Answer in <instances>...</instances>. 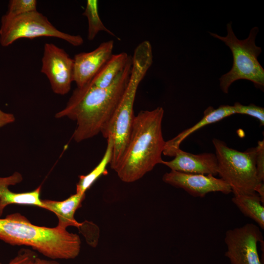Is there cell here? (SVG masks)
I'll return each mask as SVG.
<instances>
[{
  "label": "cell",
  "mask_w": 264,
  "mask_h": 264,
  "mask_svg": "<svg viewBox=\"0 0 264 264\" xmlns=\"http://www.w3.org/2000/svg\"><path fill=\"white\" fill-rule=\"evenodd\" d=\"M131 59L109 87L100 88L90 83L77 88L66 106L55 114L76 122L72 134L77 142L92 138L108 127L128 85L132 68Z\"/></svg>",
  "instance_id": "obj_1"
},
{
  "label": "cell",
  "mask_w": 264,
  "mask_h": 264,
  "mask_svg": "<svg viewBox=\"0 0 264 264\" xmlns=\"http://www.w3.org/2000/svg\"><path fill=\"white\" fill-rule=\"evenodd\" d=\"M164 113L157 107L134 116L125 153L114 170L123 182L137 181L161 164L166 142L162 132Z\"/></svg>",
  "instance_id": "obj_2"
},
{
  "label": "cell",
  "mask_w": 264,
  "mask_h": 264,
  "mask_svg": "<svg viewBox=\"0 0 264 264\" xmlns=\"http://www.w3.org/2000/svg\"><path fill=\"white\" fill-rule=\"evenodd\" d=\"M0 240L12 245L31 246L52 259L75 258L81 243L78 235L66 229L34 225L19 213L0 219Z\"/></svg>",
  "instance_id": "obj_3"
},
{
  "label": "cell",
  "mask_w": 264,
  "mask_h": 264,
  "mask_svg": "<svg viewBox=\"0 0 264 264\" xmlns=\"http://www.w3.org/2000/svg\"><path fill=\"white\" fill-rule=\"evenodd\" d=\"M151 43L144 41L134 49L132 57L131 74L128 85L113 117L105 132L107 138L111 135L113 149L110 168L113 170L121 160L128 145L134 117L133 106L138 87L153 63Z\"/></svg>",
  "instance_id": "obj_4"
},
{
  "label": "cell",
  "mask_w": 264,
  "mask_h": 264,
  "mask_svg": "<svg viewBox=\"0 0 264 264\" xmlns=\"http://www.w3.org/2000/svg\"><path fill=\"white\" fill-rule=\"evenodd\" d=\"M227 35L221 36L210 33V35L223 42L231 51L233 66L230 70L219 79L220 87L222 91L228 93L231 84L239 80L252 82L255 87L264 90V69L258 61V58L262 48L255 43L258 27H253L244 40H239L236 36L232 27V22L227 24Z\"/></svg>",
  "instance_id": "obj_5"
},
{
  "label": "cell",
  "mask_w": 264,
  "mask_h": 264,
  "mask_svg": "<svg viewBox=\"0 0 264 264\" xmlns=\"http://www.w3.org/2000/svg\"><path fill=\"white\" fill-rule=\"evenodd\" d=\"M218 161V175L231 188L234 196L252 194L261 182L256 167V148L241 152L217 138L212 140Z\"/></svg>",
  "instance_id": "obj_6"
},
{
  "label": "cell",
  "mask_w": 264,
  "mask_h": 264,
  "mask_svg": "<svg viewBox=\"0 0 264 264\" xmlns=\"http://www.w3.org/2000/svg\"><path fill=\"white\" fill-rule=\"evenodd\" d=\"M0 22V44L3 47L20 39H32L42 37L58 38L74 46H80L84 43L81 36L59 30L46 16L38 11L16 16L5 14L2 16Z\"/></svg>",
  "instance_id": "obj_7"
},
{
  "label": "cell",
  "mask_w": 264,
  "mask_h": 264,
  "mask_svg": "<svg viewBox=\"0 0 264 264\" xmlns=\"http://www.w3.org/2000/svg\"><path fill=\"white\" fill-rule=\"evenodd\" d=\"M260 229L248 223L226 231L224 255L231 264H262L258 250V243L264 241Z\"/></svg>",
  "instance_id": "obj_8"
},
{
  "label": "cell",
  "mask_w": 264,
  "mask_h": 264,
  "mask_svg": "<svg viewBox=\"0 0 264 264\" xmlns=\"http://www.w3.org/2000/svg\"><path fill=\"white\" fill-rule=\"evenodd\" d=\"M43 53L41 72L47 77L55 93L67 94L73 82V59L52 43L44 44Z\"/></svg>",
  "instance_id": "obj_9"
},
{
  "label": "cell",
  "mask_w": 264,
  "mask_h": 264,
  "mask_svg": "<svg viewBox=\"0 0 264 264\" xmlns=\"http://www.w3.org/2000/svg\"><path fill=\"white\" fill-rule=\"evenodd\" d=\"M163 181L175 187L181 188L194 197L203 198L211 192L228 195L230 186L221 178L211 175L189 174L171 170L164 174Z\"/></svg>",
  "instance_id": "obj_10"
},
{
  "label": "cell",
  "mask_w": 264,
  "mask_h": 264,
  "mask_svg": "<svg viewBox=\"0 0 264 264\" xmlns=\"http://www.w3.org/2000/svg\"><path fill=\"white\" fill-rule=\"evenodd\" d=\"M113 40L101 43L93 50L76 54L73 59V82L77 88L84 87L91 82L113 54Z\"/></svg>",
  "instance_id": "obj_11"
},
{
  "label": "cell",
  "mask_w": 264,
  "mask_h": 264,
  "mask_svg": "<svg viewBox=\"0 0 264 264\" xmlns=\"http://www.w3.org/2000/svg\"><path fill=\"white\" fill-rule=\"evenodd\" d=\"M174 158L171 161L162 160L161 164L171 170L185 173L218 175V161L215 154L204 153L193 154L178 148L175 152Z\"/></svg>",
  "instance_id": "obj_12"
},
{
  "label": "cell",
  "mask_w": 264,
  "mask_h": 264,
  "mask_svg": "<svg viewBox=\"0 0 264 264\" xmlns=\"http://www.w3.org/2000/svg\"><path fill=\"white\" fill-rule=\"evenodd\" d=\"M22 179V176L18 172L7 177H0V217L4 208L12 204L31 205L44 208L42 199L40 197L41 186L31 192L24 193H15L9 189V186L20 183Z\"/></svg>",
  "instance_id": "obj_13"
},
{
  "label": "cell",
  "mask_w": 264,
  "mask_h": 264,
  "mask_svg": "<svg viewBox=\"0 0 264 264\" xmlns=\"http://www.w3.org/2000/svg\"><path fill=\"white\" fill-rule=\"evenodd\" d=\"M234 114H236V112L233 106L221 105L217 109L212 106L208 107L204 111L202 118L198 122L165 142L163 154L174 156L175 151L179 148L181 142L191 134L202 127L217 122Z\"/></svg>",
  "instance_id": "obj_14"
},
{
  "label": "cell",
  "mask_w": 264,
  "mask_h": 264,
  "mask_svg": "<svg viewBox=\"0 0 264 264\" xmlns=\"http://www.w3.org/2000/svg\"><path fill=\"white\" fill-rule=\"evenodd\" d=\"M86 194L75 193L63 201L42 199L44 208L53 212L58 219V227L66 229L68 226L79 228L81 224L74 218L76 210L82 205Z\"/></svg>",
  "instance_id": "obj_15"
},
{
  "label": "cell",
  "mask_w": 264,
  "mask_h": 264,
  "mask_svg": "<svg viewBox=\"0 0 264 264\" xmlns=\"http://www.w3.org/2000/svg\"><path fill=\"white\" fill-rule=\"evenodd\" d=\"M131 59L132 57L126 52L112 54L92 79L90 83L100 88L110 86Z\"/></svg>",
  "instance_id": "obj_16"
},
{
  "label": "cell",
  "mask_w": 264,
  "mask_h": 264,
  "mask_svg": "<svg viewBox=\"0 0 264 264\" xmlns=\"http://www.w3.org/2000/svg\"><path fill=\"white\" fill-rule=\"evenodd\" d=\"M231 200L244 216L254 221L261 229H264V203L256 193L234 196Z\"/></svg>",
  "instance_id": "obj_17"
},
{
  "label": "cell",
  "mask_w": 264,
  "mask_h": 264,
  "mask_svg": "<svg viewBox=\"0 0 264 264\" xmlns=\"http://www.w3.org/2000/svg\"><path fill=\"white\" fill-rule=\"evenodd\" d=\"M107 139V145L105 154L98 165L88 174L79 176V180L76 184V193L85 194L94 182L102 175L107 172V167L111 161L113 139L111 135Z\"/></svg>",
  "instance_id": "obj_18"
},
{
  "label": "cell",
  "mask_w": 264,
  "mask_h": 264,
  "mask_svg": "<svg viewBox=\"0 0 264 264\" xmlns=\"http://www.w3.org/2000/svg\"><path fill=\"white\" fill-rule=\"evenodd\" d=\"M83 15L87 17L88 22V39L92 41L98 33L104 31L113 36L115 35L107 28L102 22L98 12V1L88 0Z\"/></svg>",
  "instance_id": "obj_19"
},
{
  "label": "cell",
  "mask_w": 264,
  "mask_h": 264,
  "mask_svg": "<svg viewBox=\"0 0 264 264\" xmlns=\"http://www.w3.org/2000/svg\"><path fill=\"white\" fill-rule=\"evenodd\" d=\"M37 6L36 0H11L6 14L10 16H19L37 11Z\"/></svg>",
  "instance_id": "obj_20"
},
{
  "label": "cell",
  "mask_w": 264,
  "mask_h": 264,
  "mask_svg": "<svg viewBox=\"0 0 264 264\" xmlns=\"http://www.w3.org/2000/svg\"><path fill=\"white\" fill-rule=\"evenodd\" d=\"M236 114H246L258 119L261 126L264 125V108L253 104L243 105L239 102L233 105Z\"/></svg>",
  "instance_id": "obj_21"
},
{
  "label": "cell",
  "mask_w": 264,
  "mask_h": 264,
  "mask_svg": "<svg viewBox=\"0 0 264 264\" xmlns=\"http://www.w3.org/2000/svg\"><path fill=\"white\" fill-rule=\"evenodd\" d=\"M256 148V167L257 176L261 182L264 180V140H259Z\"/></svg>",
  "instance_id": "obj_22"
},
{
  "label": "cell",
  "mask_w": 264,
  "mask_h": 264,
  "mask_svg": "<svg viewBox=\"0 0 264 264\" xmlns=\"http://www.w3.org/2000/svg\"><path fill=\"white\" fill-rule=\"evenodd\" d=\"M37 257V255L34 251L22 248L8 264H32Z\"/></svg>",
  "instance_id": "obj_23"
},
{
  "label": "cell",
  "mask_w": 264,
  "mask_h": 264,
  "mask_svg": "<svg viewBox=\"0 0 264 264\" xmlns=\"http://www.w3.org/2000/svg\"><path fill=\"white\" fill-rule=\"evenodd\" d=\"M15 118L12 113H7L0 109V128L15 121Z\"/></svg>",
  "instance_id": "obj_24"
},
{
  "label": "cell",
  "mask_w": 264,
  "mask_h": 264,
  "mask_svg": "<svg viewBox=\"0 0 264 264\" xmlns=\"http://www.w3.org/2000/svg\"><path fill=\"white\" fill-rule=\"evenodd\" d=\"M255 192L260 197L263 203H264V182L260 183L255 189Z\"/></svg>",
  "instance_id": "obj_25"
},
{
  "label": "cell",
  "mask_w": 264,
  "mask_h": 264,
  "mask_svg": "<svg viewBox=\"0 0 264 264\" xmlns=\"http://www.w3.org/2000/svg\"><path fill=\"white\" fill-rule=\"evenodd\" d=\"M32 264H59L55 260H48L37 257Z\"/></svg>",
  "instance_id": "obj_26"
},
{
  "label": "cell",
  "mask_w": 264,
  "mask_h": 264,
  "mask_svg": "<svg viewBox=\"0 0 264 264\" xmlns=\"http://www.w3.org/2000/svg\"><path fill=\"white\" fill-rule=\"evenodd\" d=\"M0 264H2L0 262Z\"/></svg>",
  "instance_id": "obj_27"
}]
</instances>
